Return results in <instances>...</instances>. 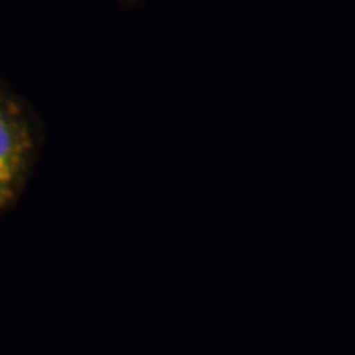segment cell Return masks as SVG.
<instances>
[{
  "label": "cell",
  "mask_w": 355,
  "mask_h": 355,
  "mask_svg": "<svg viewBox=\"0 0 355 355\" xmlns=\"http://www.w3.org/2000/svg\"><path fill=\"white\" fill-rule=\"evenodd\" d=\"M34 140L22 109L0 91V214L22 190Z\"/></svg>",
  "instance_id": "obj_1"
}]
</instances>
